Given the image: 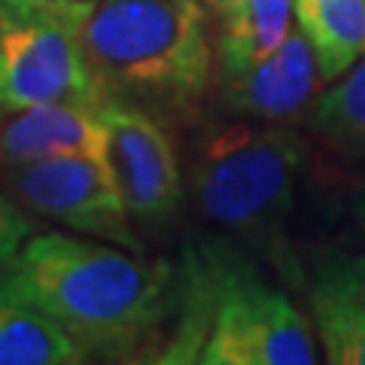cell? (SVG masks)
<instances>
[{
    "label": "cell",
    "mask_w": 365,
    "mask_h": 365,
    "mask_svg": "<svg viewBox=\"0 0 365 365\" xmlns=\"http://www.w3.org/2000/svg\"><path fill=\"white\" fill-rule=\"evenodd\" d=\"M0 295L31 304L67 329L88 359L155 362L180 299V268L98 237L34 232Z\"/></svg>",
    "instance_id": "6da1fadb"
},
{
    "label": "cell",
    "mask_w": 365,
    "mask_h": 365,
    "mask_svg": "<svg viewBox=\"0 0 365 365\" xmlns=\"http://www.w3.org/2000/svg\"><path fill=\"white\" fill-rule=\"evenodd\" d=\"M86 55L104 101L192 125L216 79V40L204 0H91Z\"/></svg>",
    "instance_id": "3957f363"
},
{
    "label": "cell",
    "mask_w": 365,
    "mask_h": 365,
    "mask_svg": "<svg viewBox=\"0 0 365 365\" xmlns=\"http://www.w3.org/2000/svg\"><path fill=\"white\" fill-rule=\"evenodd\" d=\"M319 86L323 76L317 52L304 31L292 21L283 43L265 58L235 73H216L213 95L220 110L232 119L289 125L304 119Z\"/></svg>",
    "instance_id": "ba28073f"
},
{
    "label": "cell",
    "mask_w": 365,
    "mask_h": 365,
    "mask_svg": "<svg viewBox=\"0 0 365 365\" xmlns=\"http://www.w3.org/2000/svg\"><path fill=\"white\" fill-rule=\"evenodd\" d=\"M314 323L232 237L182 253L180 299L155 362L165 365H314Z\"/></svg>",
    "instance_id": "7a4b0ae2"
},
{
    "label": "cell",
    "mask_w": 365,
    "mask_h": 365,
    "mask_svg": "<svg viewBox=\"0 0 365 365\" xmlns=\"http://www.w3.org/2000/svg\"><path fill=\"white\" fill-rule=\"evenodd\" d=\"M107 146L110 140L101 107L55 101L0 113V170L55 155L107 158Z\"/></svg>",
    "instance_id": "9c48e42d"
},
{
    "label": "cell",
    "mask_w": 365,
    "mask_h": 365,
    "mask_svg": "<svg viewBox=\"0 0 365 365\" xmlns=\"http://www.w3.org/2000/svg\"><path fill=\"white\" fill-rule=\"evenodd\" d=\"M91 0H0V113L104 104L86 55Z\"/></svg>",
    "instance_id": "5b68a950"
},
{
    "label": "cell",
    "mask_w": 365,
    "mask_h": 365,
    "mask_svg": "<svg viewBox=\"0 0 365 365\" xmlns=\"http://www.w3.org/2000/svg\"><path fill=\"white\" fill-rule=\"evenodd\" d=\"M88 362L76 338L31 304L0 295V365H79Z\"/></svg>",
    "instance_id": "5bb4252c"
},
{
    "label": "cell",
    "mask_w": 365,
    "mask_h": 365,
    "mask_svg": "<svg viewBox=\"0 0 365 365\" xmlns=\"http://www.w3.org/2000/svg\"><path fill=\"white\" fill-rule=\"evenodd\" d=\"M0 182L21 207L40 220L61 225L64 232L140 253L137 222L107 158L55 155L0 170Z\"/></svg>",
    "instance_id": "8992f818"
},
{
    "label": "cell",
    "mask_w": 365,
    "mask_h": 365,
    "mask_svg": "<svg viewBox=\"0 0 365 365\" xmlns=\"http://www.w3.org/2000/svg\"><path fill=\"white\" fill-rule=\"evenodd\" d=\"M292 0H237L216 19V73L244 71L283 43L292 28Z\"/></svg>",
    "instance_id": "7c38bea8"
},
{
    "label": "cell",
    "mask_w": 365,
    "mask_h": 365,
    "mask_svg": "<svg viewBox=\"0 0 365 365\" xmlns=\"http://www.w3.org/2000/svg\"><path fill=\"white\" fill-rule=\"evenodd\" d=\"M107 125V162L119 180L134 222L162 225L177 220L186 198V177L170 137V125L119 101L101 104Z\"/></svg>",
    "instance_id": "52a82bcc"
},
{
    "label": "cell",
    "mask_w": 365,
    "mask_h": 365,
    "mask_svg": "<svg viewBox=\"0 0 365 365\" xmlns=\"http://www.w3.org/2000/svg\"><path fill=\"white\" fill-rule=\"evenodd\" d=\"M37 232L34 213H28L21 204L9 195V189L0 182V274L9 268V262L19 256L28 237Z\"/></svg>",
    "instance_id": "9a60e30c"
},
{
    "label": "cell",
    "mask_w": 365,
    "mask_h": 365,
    "mask_svg": "<svg viewBox=\"0 0 365 365\" xmlns=\"http://www.w3.org/2000/svg\"><path fill=\"white\" fill-rule=\"evenodd\" d=\"M353 213H356V222H359V228L365 232V192L356 198V204H353Z\"/></svg>",
    "instance_id": "e0dca14e"
},
{
    "label": "cell",
    "mask_w": 365,
    "mask_h": 365,
    "mask_svg": "<svg viewBox=\"0 0 365 365\" xmlns=\"http://www.w3.org/2000/svg\"><path fill=\"white\" fill-rule=\"evenodd\" d=\"M307 304L329 365H365V253H329L307 277Z\"/></svg>",
    "instance_id": "30bf717a"
},
{
    "label": "cell",
    "mask_w": 365,
    "mask_h": 365,
    "mask_svg": "<svg viewBox=\"0 0 365 365\" xmlns=\"http://www.w3.org/2000/svg\"><path fill=\"white\" fill-rule=\"evenodd\" d=\"M304 158L307 146L299 131L277 122L232 119L198 137L189 170L195 210L289 280L299 277V262L287 228Z\"/></svg>",
    "instance_id": "277c9868"
},
{
    "label": "cell",
    "mask_w": 365,
    "mask_h": 365,
    "mask_svg": "<svg viewBox=\"0 0 365 365\" xmlns=\"http://www.w3.org/2000/svg\"><path fill=\"white\" fill-rule=\"evenodd\" d=\"M304 125L332 153L350 162L365 158V58L317 91Z\"/></svg>",
    "instance_id": "4fadbf2b"
},
{
    "label": "cell",
    "mask_w": 365,
    "mask_h": 365,
    "mask_svg": "<svg viewBox=\"0 0 365 365\" xmlns=\"http://www.w3.org/2000/svg\"><path fill=\"white\" fill-rule=\"evenodd\" d=\"M204 6L210 9L213 19H222L225 13H232V9L237 6V0H204Z\"/></svg>",
    "instance_id": "2e32d148"
},
{
    "label": "cell",
    "mask_w": 365,
    "mask_h": 365,
    "mask_svg": "<svg viewBox=\"0 0 365 365\" xmlns=\"http://www.w3.org/2000/svg\"><path fill=\"white\" fill-rule=\"evenodd\" d=\"M292 16L317 52L323 86L365 58V0H292Z\"/></svg>",
    "instance_id": "8fae6325"
}]
</instances>
